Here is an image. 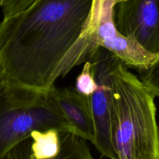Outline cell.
Masks as SVG:
<instances>
[{
    "label": "cell",
    "instance_id": "cell-1",
    "mask_svg": "<svg viewBox=\"0 0 159 159\" xmlns=\"http://www.w3.org/2000/svg\"><path fill=\"white\" fill-rule=\"evenodd\" d=\"M94 0H35L0 22L5 80L48 90L57 78L90 60L97 49Z\"/></svg>",
    "mask_w": 159,
    "mask_h": 159
},
{
    "label": "cell",
    "instance_id": "cell-2",
    "mask_svg": "<svg viewBox=\"0 0 159 159\" xmlns=\"http://www.w3.org/2000/svg\"><path fill=\"white\" fill-rule=\"evenodd\" d=\"M111 137L116 159H159L155 97L121 61L112 72Z\"/></svg>",
    "mask_w": 159,
    "mask_h": 159
},
{
    "label": "cell",
    "instance_id": "cell-3",
    "mask_svg": "<svg viewBox=\"0 0 159 159\" xmlns=\"http://www.w3.org/2000/svg\"><path fill=\"white\" fill-rule=\"evenodd\" d=\"M73 132L48 90L0 81V158L34 129Z\"/></svg>",
    "mask_w": 159,
    "mask_h": 159
},
{
    "label": "cell",
    "instance_id": "cell-4",
    "mask_svg": "<svg viewBox=\"0 0 159 159\" xmlns=\"http://www.w3.org/2000/svg\"><path fill=\"white\" fill-rule=\"evenodd\" d=\"M120 61L102 47H98L89 60L96 84L89 97L95 127L93 143L101 155L110 159H116L111 137L112 72Z\"/></svg>",
    "mask_w": 159,
    "mask_h": 159
},
{
    "label": "cell",
    "instance_id": "cell-5",
    "mask_svg": "<svg viewBox=\"0 0 159 159\" xmlns=\"http://www.w3.org/2000/svg\"><path fill=\"white\" fill-rule=\"evenodd\" d=\"M0 159H96L87 140L70 131L34 129Z\"/></svg>",
    "mask_w": 159,
    "mask_h": 159
},
{
    "label": "cell",
    "instance_id": "cell-6",
    "mask_svg": "<svg viewBox=\"0 0 159 159\" xmlns=\"http://www.w3.org/2000/svg\"><path fill=\"white\" fill-rule=\"evenodd\" d=\"M116 0H94L95 39L98 47L108 50L125 66H131L138 72L148 69L158 55L144 49L134 39L118 31L114 22V6Z\"/></svg>",
    "mask_w": 159,
    "mask_h": 159
},
{
    "label": "cell",
    "instance_id": "cell-7",
    "mask_svg": "<svg viewBox=\"0 0 159 159\" xmlns=\"http://www.w3.org/2000/svg\"><path fill=\"white\" fill-rule=\"evenodd\" d=\"M114 22L120 34L159 56V0H116Z\"/></svg>",
    "mask_w": 159,
    "mask_h": 159
},
{
    "label": "cell",
    "instance_id": "cell-8",
    "mask_svg": "<svg viewBox=\"0 0 159 159\" xmlns=\"http://www.w3.org/2000/svg\"><path fill=\"white\" fill-rule=\"evenodd\" d=\"M48 94L65 117L74 133L93 143L95 127L88 97L73 87L57 88L53 86Z\"/></svg>",
    "mask_w": 159,
    "mask_h": 159
},
{
    "label": "cell",
    "instance_id": "cell-9",
    "mask_svg": "<svg viewBox=\"0 0 159 159\" xmlns=\"http://www.w3.org/2000/svg\"><path fill=\"white\" fill-rule=\"evenodd\" d=\"M96 87V84L92 71L91 63L88 61L85 62L82 72L76 78L75 89L82 95L89 98L95 91Z\"/></svg>",
    "mask_w": 159,
    "mask_h": 159
},
{
    "label": "cell",
    "instance_id": "cell-10",
    "mask_svg": "<svg viewBox=\"0 0 159 159\" xmlns=\"http://www.w3.org/2000/svg\"><path fill=\"white\" fill-rule=\"evenodd\" d=\"M139 73L146 88L154 97H159V57L148 69Z\"/></svg>",
    "mask_w": 159,
    "mask_h": 159
},
{
    "label": "cell",
    "instance_id": "cell-11",
    "mask_svg": "<svg viewBox=\"0 0 159 159\" xmlns=\"http://www.w3.org/2000/svg\"><path fill=\"white\" fill-rule=\"evenodd\" d=\"M35 0H2L3 19L15 16L29 7Z\"/></svg>",
    "mask_w": 159,
    "mask_h": 159
},
{
    "label": "cell",
    "instance_id": "cell-12",
    "mask_svg": "<svg viewBox=\"0 0 159 159\" xmlns=\"http://www.w3.org/2000/svg\"><path fill=\"white\" fill-rule=\"evenodd\" d=\"M2 79V73H1V70H0V81H1Z\"/></svg>",
    "mask_w": 159,
    "mask_h": 159
},
{
    "label": "cell",
    "instance_id": "cell-13",
    "mask_svg": "<svg viewBox=\"0 0 159 159\" xmlns=\"http://www.w3.org/2000/svg\"><path fill=\"white\" fill-rule=\"evenodd\" d=\"M1 5H2V0H0V7H1Z\"/></svg>",
    "mask_w": 159,
    "mask_h": 159
}]
</instances>
